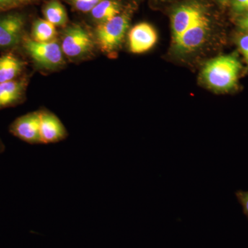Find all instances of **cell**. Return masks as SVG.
<instances>
[{"label": "cell", "instance_id": "obj_21", "mask_svg": "<svg viewBox=\"0 0 248 248\" xmlns=\"http://www.w3.org/2000/svg\"><path fill=\"white\" fill-rule=\"evenodd\" d=\"M239 26L241 29L248 32V13L239 19Z\"/></svg>", "mask_w": 248, "mask_h": 248}, {"label": "cell", "instance_id": "obj_7", "mask_svg": "<svg viewBox=\"0 0 248 248\" xmlns=\"http://www.w3.org/2000/svg\"><path fill=\"white\" fill-rule=\"evenodd\" d=\"M10 133L30 144L42 143L40 136V111L29 112L18 117L11 124Z\"/></svg>", "mask_w": 248, "mask_h": 248}, {"label": "cell", "instance_id": "obj_9", "mask_svg": "<svg viewBox=\"0 0 248 248\" xmlns=\"http://www.w3.org/2000/svg\"><path fill=\"white\" fill-rule=\"evenodd\" d=\"M205 11L198 4L182 5L177 8L172 16V42L177 40L199 18L202 17Z\"/></svg>", "mask_w": 248, "mask_h": 248}, {"label": "cell", "instance_id": "obj_15", "mask_svg": "<svg viewBox=\"0 0 248 248\" xmlns=\"http://www.w3.org/2000/svg\"><path fill=\"white\" fill-rule=\"evenodd\" d=\"M56 36V27L45 19H37L32 24L31 38L36 42H51Z\"/></svg>", "mask_w": 248, "mask_h": 248}, {"label": "cell", "instance_id": "obj_17", "mask_svg": "<svg viewBox=\"0 0 248 248\" xmlns=\"http://www.w3.org/2000/svg\"><path fill=\"white\" fill-rule=\"evenodd\" d=\"M35 0H0V13L19 9L32 4Z\"/></svg>", "mask_w": 248, "mask_h": 248}, {"label": "cell", "instance_id": "obj_10", "mask_svg": "<svg viewBox=\"0 0 248 248\" xmlns=\"http://www.w3.org/2000/svg\"><path fill=\"white\" fill-rule=\"evenodd\" d=\"M40 111V136L42 143H54L63 141L68 133L61 120L48 110Z\"/></svg>", "mask_w": 248, "mask_h": 248}, {"label": "cell", "instance_id": "obj_2", "mask_svg": "<svg viewBox=\"0 0 248 248\" xmlns=\"http://www.w3.org/2000/svg\"><path fill=\"white\" fill-rule=\"evenodd\" d=\"M130 24V15L121 13L107 22L98 24L94 33L96 45L108 55L120 49Z\"/></svg>", "mask_w": 248, "mask_h": 248}, {"label": "cell", "instance_id": "obj_16", "mask_svg": "<svg viewBox=\"0 0 248 248\" xmlns=\"http://www.w3.org/2000/svg\"><path fill=\"white\" fill-rule=\"evenodd\" d=\"M77 11L82 13H91L94 7L103 0H64Z\"/></svg>", "mask_w": 248, "mask_h": 248}, {"label": "cell", "instance_id": "obj_4", "mask_svg": "<svg viewBox=\"0 0 248 248\" xmlns=\"http://www.w3.org/2000/svg\"><path fill=\"white\" fill-rule=\"evenodd\" d=\"M60 45L63 55L78 61L92 56L96 42L86 29L79 24H73L63 31Z\"/></svg>", "mask_w": 248, "mask_h": 248}, {"label": "cell", "instance_id": "obj_22", "mask_svg": "<svg viewBox=\"0 0 248 248\" xmlns=\"http://www.w3.org/2000/svg\"><path fill=\"white\" fill-rule=\"evenodd\" d=\"M4 143H2V141H1V140H0V155L1 154V153H3V152L4 151Z\"/></svg>", "mask_w": 248, "mask_h": 248}, {"label": "cell", "instance_id": "obj_12", "mask_svg": "<svg viewBox=\"0 0 248 248\" xmlns=\"http://www.w3.org/2000/svg\"><path fill=\"white\" fill-rule=\"evenodd\" d=\"M26 67V62L12 53L0 56V83L17 79Z\"/></svg>", "mask_w": 248, "mask_h": 248}, {"label": "cell", "instance_id": "obj_20", "mask_svg": "<svg viewBox=\"0 0 248 248\" xmlns=\"http://www.w3.org/2000/svg\"><path fill=\"white\" fill-rule=\"evenodd\" d=\"M232 6L236 12H248V0H233Z\"/></svg>", "mask_w": 248, "mask_h": 248}, {"label": "cell", "instance_id": "obj_19", "mask_svg": "<svg viewBox=\"0 0 248 248\" xmlns=\"http://www.w3.org/2000/svg\"><path fill=\"white\" fill-rule=\"evenodd\" d=\"M240 51L244 55L245 60L248 65V34L241 36L238 41Z\"/></svg>", "mask_w": 248, "mask_h": 248}, {"label": "cell", "instance_id": "obj_8", "mask_svg": "<svg viewBox=\"0 0 248 248\" xmlns=\"http://www.w3.org/2000/svg\"><path fill=\"white\" fill-rule=\"evenodd\" d=\"M157 39V33L151 24L140 23L129 32V48L133 53H145L154 46Z\"/></svg>", "mask_w": 248, "mask_h": 248}, {"label": "cell", "instance_id": "obj_14", "mask_svg": "<svg viewBox=\"0 0 248 248\" xmlns=\"http://www.w3.org/2000/svg\"><path fill=\"white\" fill-rule=\"evenodd\" d=\"M46 20L55 27H65L68 22V15L64 6L59 0H50L43 10Z\"/></svg>", "mask_w": 248, "mask_h": 248}, {"label": "cell", "instance_id": "obj_6", "mask_svg": "<svg viewBox=\"0 0 248 248\" xmlns=\"http://www.w3.org/2000/svg\"><path fill=\"white\" fill-rule=\"evenodd\" d=\"M26 18L22 14L13 12L0 16V49L16 48L22 44Z\"/></svg>", "mask_w": 248, "mask_h": 248}, {"label": "cell", "instance_id": "obj_5", "mask_svg": "<svg viewBox=\"0 0 248 248\" xmlns=\"http://www.w3.org/2000/svg\"><path fill=\"white\" fill-rule=\"evenodd\" d=\"M210 30V18L205 13L174 41L173 45L179 53H192L203 45L208 39Z\"/></svg>", "mask_w": 248, "mask_h": 248}, {"label": "cell", "instance_id": "obj_13", "mask_svg": "<svg viewBox=\"0 0 248 248\" xmlns=\"http://www.w3.org/2000/svg\"><path fill=\"white\" fill-rule=\"evenodd\" d=\"M121 14V5L117 0H103L91 11L93 20L100 24Z\"/></svg>", "mask_w": 248, "mask_h": 248}, {"label": "cell", "instance_id": "obj_11", "mask_svg": "<svg viewBox=\"0 0 248 248\" xmlns=\"http://www.w3.org/2000/svg\"><path fill=\"white\" fill-rule=\"evenodd\" d=\"M27 87V80L24 78L0 83V110L21 104Z\"/></svg>", "mask_w": 248, "mask_h": 248}, {"label": "cell", "instance_id": "obj_3", "mask_svg": "<svg viewBox=\"0 0 248 248\" xmlns=\"http://www.w3.org/2000/svg\"><path fill=\"white\" fill-rule=\"evenodd\" d=\"M22 45L27 55L41 69L56 71L64 64V55L56 40L39 42L25 37Z\"/></svg>", "mask_w": 248, "mask_h": 248}, {"label": "cell", "instance_id": "obj_18", "mask_svg": "<svg viewBox=\"0 0 248 248\" xmlns=\"http://www.w3.org/2000/svg\"><path fill=\"white\" fill-rule=\"evenodd\" d=\"M236 198L243 208L244 215L248 218V191L239 190L236 192Z\"/></svg>", "mask_w": 248, "mask_h": 248}, {"label": "cell", "instance_id": "obj_1", "mask_svg": "<svg viewBox=\"0 0 248 248\" xmlns=\"http://www.w3.org/2000/svg\"><path fill=\"white\" fill-rule=\"evenodd\" d=\"M241 69V62L234 55H222L205 65L202 76L212 89L227 91L236 86Z\"/></svg>", "mask_w": 248, "mask_h": 248}, {"label": "cell", "instance_id": "obj_23", "mask_svg": "<svg viewBox=\"0 0 248 248\" xmlns=\"http://www.w3.org/2000/svg\"><path fill=\"white\" fill-rule=\"evenodd\" d=\"M221 1H226V0H221Z\"/></svg>", "mask_w": 248, "mask_h": 248}]
</instances>
